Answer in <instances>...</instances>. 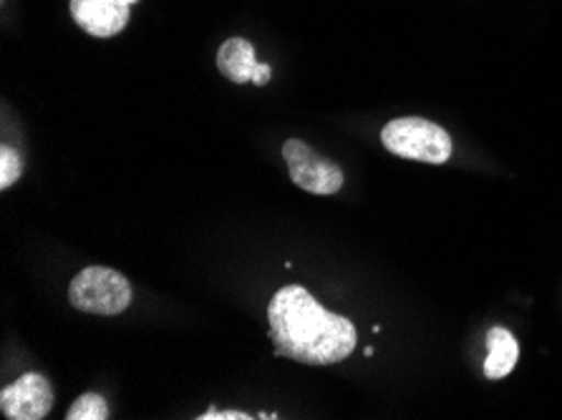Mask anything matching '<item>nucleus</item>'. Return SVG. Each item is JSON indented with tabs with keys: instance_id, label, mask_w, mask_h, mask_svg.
<instances>
[{
	"instance_id": "nucleus-1",
	"label": "nucleus",
	"mask_w": 562,
	"mask_h": 420,
	"mask_svg": "<svg viewBox=\"0 0 562 420\" xmlns=\"http://www.w3.org/2000/svg\"><path fill=\"white\" fill-rule=\"evenodd\" d=\"M276 353L303 365H334L356 348V328L344 315L328 313L305 287H283L268 307Z\"/></svg>"
},
{
	"instance_id": "nucleus-2",
	"label": "nucleus",
	"mask_w": 562,
	"mask_h": 420,
	"mask_svg": "<svg viewBox=\"0 0 562 420\" xmlns=\"http://www.w3.org/2000/svg\"><path fill=\"white\" fill-rule=\"evenodd\" d=\"M381 144L402 159L445 164L451 157V136L439 124L419 116L394 118L383 126Z\"/></svg>"
},
{
	"instance_id": "nucleus-3",
	"label": "nucleus",
	"mask_w": 562,
	"mask_h": 420,
	"mask_svg": "<svg viewBox=\"0 0 562 420\" xmlns=\"http://www.w3.org/2000/svg\"><path fill=\"white\" fill-rule=\"evenodd\" d=\"M68 303L79 313L122 315L132 305V285L122 272L109 268H87L71 280Z\"/></svg>"
},
{
	"instance_id": "nucleus-4",
	"label": "nucleus",
	"mask_w": 562,
	"mask_h": 420,
	"mask_svg": "<svg viewBox=\"0 0 562 420\" xmlns=\"http://www.w3.org/2000/svg\"><path fill=\"white\" fill-rule=\"evenodd\" d=\"M283 157L288 171H291L293 184L305 192L330 196L344 186V171H340V167L330 159L321 157L318 151L311 149L301 139H288L283 144Z\"/></svg>"
},
{
	"instance_id": "nucleus-5",
	"label": "nucleus",
	"mask_w": 562,
	"mask_h": 420,
	"mask_svg": "<svg viewBox=\"0 0 562 420\" xmlns=\"http://www.w3.org/2000/svg\"><path fill=\"white\" fill-rule=\"evenodd\" d=\"M54 385L44 375L25 373L0 393V408L11 420H41L54 408Z\"/></svg>"
},
{
	"instance_id": "nucleus-6",
	"label": "nucleus",
	"mask_w": 562,
	"mask_h": 420,
	"mask_svg": "<svg viewBox=\"0 0 562 420\" xmlns=\"http://www.w3.org/2000/svg\"><path fill=\"white\" fill-rule=\"evenodd\" d=\"M71 15L91 36L112 38L130 23V3L126 0H71Z\"/></svg>"
},
{
	"instance_id": "nucleus-7",
	"label": "nucleus",
	"mask_w": 562,
	"mask_h": 420,
	"mask_svg": "<svg viewBox=\"0 0 562 420\" xmlns=\"http://www.w3.org/2000/svg\"><path fill=\"white\" fill-rule=\"evenodd\" d=\"M217 68L233 83L252 81L255 68H258L252 43L245 38H227L217 50Z\"/></svg>"
},
{
	"instance_id": "nucleus-8",
	"label": "nucleus",
	"mask_w": 562,
	"mask_h": 420,
	"mask_svg": "<svg viewBox=\"0 0 562 420\" xmlns=\"http://www.w3.org/2000/svg\"><path fill=\"white\" fill-rule=\"evenodd\" d=\"M519 360V345L515 336L505 328H492L487 332V360H484V375L490 381H502L515 371Z\"/></svg>"
},
{
	"instance_id": "nucleus-9",
	"label": "nucleus",
	"mask_w": 562,
	"mask_h": 420,
	"mask_svg": "<svg viewBox=\"0 0 562 420\" xmlns=\"http://www.w3.org/2000/svg\"><path fill=\"white\" fill-rule=\"evenodd\" d=\"M106 418H109V406L104 398L97 396V393H87V396H81L66 413V420H106Z\"/></svg>"
},
{
	"instance_id": "nucleus-10",
	"label": "nucleus",
	"mask_w": 562,
	"mask_h": 420,
	"mask_svg": "<svg viewBox=\"0 0 562 420\" xmlns=\"http://www.w3.org/2000/svg\"><path fill=\"white\" fill-rule=\"evenodd\" d=\"M21 169L23 167H21L19 154H15L11 147L0 149V190H8V186L19 182Z\"/></svg>"
},
{
	"instance_id": "nucleus-11",
	"label": "nucleus",
	"mask_w": 562,
	"mask_h": 420,
	"mask_svg": "<svg viewBox=\"0 0 562 420\" xmlns=\"http://www.w3.org/2000/svg\"><path fill=\"white\" fill-rule=\"evenodd\" d=\"M202 420H248L252 416H245V413H235V410H227V413H217V410H210L207 416H200Z\"/></svg>"
},
{
	"instance_id": "nucleus-12",
	"label": "nucleus",
	"mask_w": 562,
	"mask_h": 420,
	"mask_svg": "<svg viewBox=\"0 0 562 420\" xmlns=\"http://www.w3.org/2000/svg\"><path fill=\"white\" fill-rule=\"evenodd\" d=\"M270 66L268 64H258V68H255V73H252V83H258V86H266L268 81H270Z\"/></svg>"
},
{
	"instance_id": "nucleus-13",
	"label": "nucleus",
	"mask_w": 562,
	"mask_h": 420,
	"mask_svg": "<svg viewBox=\"0 0 562 420\" xmlns=\"http://www.w3.org/2000/svg\"><path fill=\"white\" fill-rule=\"evenodd\" d=\"M126 3H130V5H132V3H136V0H126Z\"/></svg>"
}]
</instances>
